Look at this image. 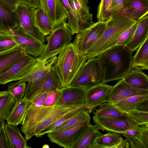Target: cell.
Here are the masks:
<instances>
[{
	"label": "cell",
	"instance_id": "8",
	"mask_svg": "<svg viewBox=\"0 0 148 148\" xmlns=\"http://www.w3.org/2000/svg\"><path fill=\"white\" fill-rule=\"evenodd\" d=\"M62 88L56 75L51 69L40 78L28 82L24 97L29 100L42 93Z\"/></svg>",
	"mask_w": 148,
	"mask_h": 148
},
{
	"label": "cell",
	"instance_id": "14",
	"mask_svg": "<svg viewBox=\"0 0 148 148\" xmlns=\"http://www.w3.org/2000/svg\"><path fill=\"white\" fill-rule=\"evenodd\" d=\"M40 6L47 16L53 29L67 20L66 12L59 0H39Z\"/></svg>",
	"mask_w": 148,
	"mask_h": 148
},
{
	"label": "cell",
	"instance_id": "25",
	"mask_svg": "<svg viewBox=\"0 0 148 148\" xmlns=\"http://www.w3.org/2000/svg\"><path fill=\"white\" fill-rule=\"evenodd\" d=\"M123 140L120 134L108 132L97 137L92 148H119Z\"/></svg>",
	"mask_w": 148,
	"mask_h": 148
},
{
	"label": "cell",
	"instance_id": "37",
	"mask_svg": "<svg viewBox=\"0 0 148 148\" xmlns=\"http://www.w3.org/2000/svg\"><path fill=\"white\" fill-rule=\"evenodd\" d=\"M89 115L87 111L82 110L75 116L66 121L51 132L61 131L69 128L76 125Z\"/></svg>",
	"mask_w": 148,
	"mask_h": 148
},
{
	"label": "cell",
	"instance_id": "20",
	"mask_svg": "<svg viewBox=\"0 0 148 148\" xmlns=\"http://www.w3.org/2000/svg\"><path fill=\"white\" fill-rule=\"evenodd\" d=\"M123 11L137 21L148 14V0H125Z\"/></svg>",
	"mask_w": 148,
	"mask_h": 148
},
{
	"label": "cell",
	"instance_id": "10",
	"mask_svg": "<svg viewBox=\"0 0 148 148\" xmlns=\"http://www.w3.org/2000/svg\"><path fill=\"white\" fill-rule=\"evenodd\" d=\"M92 118L95 125L100 129L110 132L121 134L138 126L127 114L114 117H97L93 115Z\"/></svg>",
	"mask_w": 148,
	"mask_h": 148
},
{
	"label": "cell",
	"instance_id": "21",
	"mask_svg": "<svg viewBox=\"0 0 148 148\" xmlns=\"http://www.w3.org/2000/svg\"><path fill=\"white\" fill-rule=\"evenodd\" d=\"M19 26L15 10L6 9L0 4V31L11 34L13 29Z\"/></svg>",
	"mask_w": 148,
	"mask_h": 148
},
{
	"label": "cell",
	"instance_id": "51",
	"mask_svg": "<svg viewBox=\"0 0 148 148\" xmlns=\"http://www.w3.org/2000/svg\"><path fill=\"white\" fill-rule=\"evenodd\" d=\"M130 148H144L142 144L136 139L133 142L130 143Z\"/></svg>",
	"mask_w": 148,
	"mask_h": 148
},
{
	"label": "cell",
	"instance_id": "6",
	"mask_svg": "<svg viewBox=\"0 0 148 148\" xmlns=\"http://www.w3.org/2000/svg\"><path fill=\"white\" fill-rule=\"evenodd\" d=\"M103 77V70L98 58H89L79 70L71 85L86 90L102 83Z\"/></svg>",
	"mask_w": 148,
	"mask_h": 148
},
{
	"label": "cell",
	"instance_id": "23",
	"mask_svg": "<svg viewBox=\"0 0 148 148\" xmlns=\"http://www.w3.org/2000/svg\"><path fill=\"white\" fill-rule=\"evenodd\" d=\"M66 13L68 21L67 25L73 34L79 31L80 23L82 19L75 8L72 0H59Z\"/></svg>",
	"mask_w": 148,
	"mask_h": 148
},
{
	"label": "cell",
	"instance_id": "3",
	"mask_svg": "<svg viewBox=\"0 0 148 148\" xmlns=\"http://www.w3.org/2000/svg\"><path fill=\"white\" fill-rule=\"evenodd\" d=\"M137 21L122 11L106 22L105 29L99 39L83 55L87 59L98 57L115 46L121 35Z\"/></svg>",
	"mask_w": 148,
	"mask_h": 148
},
{
	"label": "cell",
	"instance_id": "47",
	"mask_svg": "<svg viewBox=\"0 0 148 148\" xmlns=\"http://www.w3.org/2000/svg\"><path fill=\"white\" fill-rule=\"evenodd\" d=\"M138 126L130 130L121 134L125 137L129 143L133 142L137 139L136 138L138 134Z\"/></svg>",
	"mask_w": 148,
	"mask_h": 148
},
{
	"label": "cell",
	"instance_id": "41",
	"mask_svg": "<svg viewBox=\"0 0 148 148\" xmlns=\"http://www.w3.org/2000/svg\"><path fill=\"white\" fill-rule=\"evenodd\" d=\"M74 6L79 16L82 18L86 14L89 13L88 0H72Z\"/></svg>",
	"mask_w": 148,
	"mask_h": 148
},
{
	"label": "cell",
	"instance_id": "55",
	"mask_svg": "<svg viewBox=\"0 0 148 148\" xmlns=\"http://www.w3.org/2000/svg\"><path fill=\"white\" fill-rule=\"evenodd\" d=\"M1 32L0 31V32Z\"/></svg>",
	"mask_w": 148,
	"mask_h": 148
},
{
	"label": "cell",
	"instance_id": "24",
	"mask_svg": "<svg viewBox=\"0 0 148 148\" xmlns=\"http://www.w3.org/2000/svg\"><path fill=\"white\" fill-rule=\"evenodd\" d=\"M122 79L133 87L148 90V76L141 71L131 69Z\"/></svg>",
	"mask_w": 148,
	"mask_h": 148
},
{
	"label": "cell",
	"instance_id": "15",
	"mask_svg": "<svg viewBox=\"0 0 148 148\" xmlns=\"http://www.w3.org/2000/svg\"><path fill=\"white\" fill-rule=\"evenodd\" d=\"M148 94V90L133 87L121 79L112 87L106 96V102L114 104L129 97Z\"/></svg>",
	"mask_w": 148,
	"mask_h": 148
},
{
	"label": "cell",
	"instance_id": "40",
	"mask_svg": "<svg viewBox=\"0 0 148 148\" xmlns=\"http://www.w3.org/2000/svg\"><path fill=\"white\" fill-rule=\"evenodd\" d=\"M127 114L138 125H148V112L134 109Z\"/></svg>",
	"mask_w": 148,
	"mask_h": 148
},
{
	"label": "cell",
	"instance_id": "18",
	"mask_svg": "<svg viewBox=\"0 0 148 148\" xmlns=\"http://www.w3.org/2000/svg\"><path fill=\"white\" fill-rule=\"evenodd\" d=\"M57 56L48 60L36 61L27 73L20 80L28 82L38 79L42 77L48 71L51 69L56 62Z\"/></svg>",
	"mask_w": 148,
	"mask_h": 148
},
{
	"label": "cell",
	"instance_id": "31",
	"mask_svg": "<svg viewBox=\"0 0 148 148\" xmlns=\"http://www.w3.org/2000/svg\"><path fill=\"white\" fill-rule=\"evenodd\" d=\"M99 127L90 124L74 148H92L96 138L101 134Z\"/></svg>",
	"mask_w": 148,
	"mask_h": 148
},
{
	"label": "cell",
	"instance_id": "39",
	"mask_svg": "<svg viewBox=\"0 0 148 148\" xmlns=\"http://www.w3.org/2000/svg\"><path fill=\"white\" fill-rule=\"evenodd\" d=\"M137 24V21L121 35L117 39L115 45L124 46L126 47L133 38Z\"/></svg>",
	"mask_w": 148,
	"mask_h": 148
},
{
	"label": "cell",
	"instance_id": "2",
	"mask_svg": "<svg viewBox=\"0 0 148 148\" xmlns=\"http://www.w3.org/2000/svg\"><path fill=\"white\" fill-rule=\"evenodd\" d=\"M98 57L103 70L102 83L122 79L132 69V53L125 46H114Z\"/></svg>",
	"mask_w": 148,
	"mask_h": 148
},
{
	"label": "cell",
	"instance_id": "52",
	"mask_svg": "<svg viewBox=\"0 0 148 148\" xmlns=\"http://www.w3.org/2000/svg\"><path fill=\"white\" fill-rule=\"evenodd\" d=\"M130 147L129 143L126 139L124 140L119 145V148H129Z\"/></svg>",
	"mask_w": 148,
	"mask_h": 148
},
{
	"label": "cell",
	"instance_id": "44",
	"mask_svg": "<svg viewBox=\"0 0 148 148\" xmlns=\"http://www.w3.org/2000/svg\"><path fill=\"white\" fill-rule=\"evenodd\" d=\"M50 92L42 93L29 100L28 106L38 107L43 106Z\"/></svg>",
	"mask_w": 148,
	"mask_h": 148
},
{
	"label": "cell",
	"instance_id": "48",
	"mask_svg": "<svg viewBox=\"0 0 148 148\" xmlns=\"http://www.w3.org/2000/svg\"><path fill=\"white\" fill-rule=\"evenodd\" d=\"M20 2V0H0V4L6 9L15 10Z\"/></svg>",
	"mask_w": 148,
	"mask_h": 148
},
{
	"label": "cell",
	"instance_id": "27",
	"mask_svg": "<svg viewBox=\"0 0 148 148\" xmlns=\"http://www.w3.org/2000/svg\"><path fill=\"white\" fill-rule=\"evenodd\" d=\"M17 103L15 98L8 90L0 91V119L6 120Z\"/></svg>",
	"mask_w": 148,
	"mask_h": 148
},
{
	"label": "cell",
	"instance_id": "17",
	"mask_svg": "<svg viewBox=\"0 0 148 148\" xmlns=\"http://www.w3.org/2000/svg\"><path fill=\"white\" fill-rule=\"evenodd\" d=\"M112 87L101 83L86 89L85 106L92 111L99 105L106 102V96Z\"/></svg>",
	"mask_w": 148,
	"mask_h": 148
},
{
	"label": "cell",
	"instance_id": "45",
	"mask_svg": "<svg viewBox=\"0 0 148 148\" xmlns=\"http://www.w3.org/2000/svg\"><path fill=\"white\" fill-rule=\"evenodd\" d=\"M60 89L50 92L43 106H52L56 105L61 93Z\"/></svg>",
	"mask_w": 148,
	"mask_h": 148
},
{
	"label": "cell",
	"instance_id": "54",
	"mask_svg": "<svg viewBox=\"0 0 148 148\" xmlns=\"http://www.w3.org/2000/svg\"><path fill=\"white\" fill-rule=\"evenodd\" d=\"M49 147V145H44L43 147H44V148H46V147L48 148Z\"/></svg>",
	"mask_w": 148,
	"mask_h": 148
},
{
	"label": "cell",
	"instance_id": "16",
	"mask_svg": "<svg viewBox=\"0 0 148 148\" xmlns=\"http://www.w3.org/2000/svg\"><path fill=\"white\" fill-rule=\"evenodd\" d=\"M61 93L56 105L79 106L84 105L86 90L70 85L60 89Z\"/></svg>",
	"mask_w": 148,
	"mask_h": 148
},
{
	"label": "cell",
	"instance_id": "43",
	"mask_svg": "<svg viewBox=\"0 0 148 148\" xmlns=\"http://www.w3.org/2000/svg\"><path fill=\"white\" fill-rule=\"evenodd\" d=\"M125 0H112L111 5L112 17L123 11Z\"/></svg>",
	"mask_w": 148,
	"mask_h": 148
},
{
	"label": "cell",
	"instance_id": "46",
	"mask_svg": "<svg viewBox=\"0 0 148 148\" xmlns=\"http://www.w3.org/2000/svg\"><path fill=\"white\" fill-rule=\"evenodd\" d=\"M4 122L3 126L0 129V148H12L5 129Z\"/></svg>",
	"mask_w": 148,
	"mask_h": 148
},
{
	"label": "cell",
	"instance_id": "34",
	"mask_svg": "<svg viewBox=\"0 0 148 148\" xmlns=\"http://www.w3.org/2000/svg\"><path fill=\"white\" fill-rule=\"evenodd\" d=\"M82 110H85L89 114H90L92 111L88 108L85 107L71 112L59 119L52 124L41 131L35 136L38 138L41 137L45 134L52 131L54 129L58 126L62 124L69 119L75 116Z\"/></svg>",
	"mask_w": 148,
	"mask_h": 148
},
{
	"label": "cell",
	"instance_id": "22",
	"mask_svg": "<svg viewBox=\"0 0 148 148\" xmlns=\"http://www.w3.org/2000/svg\"><path fill=\"white\" fill-rule=\"evenodd\" d=\"M25 54L18 45L8 51L0 53V75L7 71Z\"/></svg>",
	"mask_w": 148,
	"mask_h": 148
},
{
	"label": "cell",
	"instance_id": "26",
	"mask_svg": "<svg viewBox=\"0 0 148 148\" xmlns=\"http://www.w3.org/2000/svg\"><path fill=\"white\" fill-rule=\"evenodd\" d=\"M132 57V69L139 71L148 69V37L139 47Z\"/></svg>",
	"mask_w": 148,
	"mask_h": 148
},
{
	"label": "cell",
	"instance_id": "28",
	"mask_svg": "<svg viewBox=\"0 0 148 148\" xmlns=\"http://www.w3.org/2000/svg\"><path fill=\"white\" fill-rule=\"evenodd\" d=\"M29 100L24 97L17 102L12 112L6 119L8 124L17 125L22 122Z\"/></svg>",
	"mask_w": 148,
	"mask_h": 148
},
{
	"label": "cell",
	"instance_id": "9",
	"mask_svg": "<svg viewBox=\"0 0 148 148\" xmlns=\"http://www.w3.org/2000/svg\"><path fill=\"white\" fill-rule=\"evenodd\" d=\"M106 22L98 21L76 34L72 43L79 53L83 55L99 39L105 29Z\"/></svg>",
	"mask_w": 148,
	"mask_h": 148
},
{
	"label": "cell",
	"instance_id": "29",
	"mask_svg": "<svg viewBox=\"0 0 148 148\" xmlns=\"http://www.w3.org/2000/svg\"><path fill=\"white\" fill-rule=\"evenodd\" d=\"M6 132L12 148H31L27 145L26 141L21 134L17 125L4 123Z\"/></svg>",
	"mask_w": 148,
	"mask_h": 148
},
{
	"label": "cell",
	"instance_id": "13",
	"mask_svg": "<svg viewBox=\"0 0 148 148\" xmlns=\"http://www.w3.org/2000/svg\"><path fill=\"white\" fill-rule=\"evenodd\" d=\"M36 59L25 54L7 71L0 75V84L5 85L22 78L34 64Z\"/></svg>",
	"mask_w": 148,
	"mask_h": 148
},
{
	"label": "cell",
	"instance_id": "11",
	"mask_svg": "<svg viewBox=\"0 0 148 148\" xmlns=\"http://www.w3.org/2000/svg\"><path fill=\"white\" fill-rule=\"evenodd\" d=\"M36 8L20 3L16 6V12L20 26L28 34L37 40L45 43L46 37L36 26L34 12Z\"/></svg>",
	"mask_w": 148,
	"mask_h": 148
},
{
	"label": "cell",
	"instance_id": "32",
	"mask_svg": "<svg viewBox=\"0 0 148 148\" xmlns=\"http://www.w3.org/2000/svg\"><path fill=\"white\" fill-rule=\"evenodd\" d=\"M34 15L36 26L40 31L45 36L50 34L53 29L47 16L40 6L36 8Z\"/></svg>",
	"mask_w": 148,
	"mask_h": 148
},
{
	"label": "cell",
	"instance_id": "35",
	"mask_svg": "<svg viewBox=\"0 0 148 148\" xmlns=\"http://www.w3.org/2000/svg\"><path fill=\"white\" fill-rule=\"evenodd\" d=\"M112 0H101L97 9L98 21L106 22L112 17L111 5Z\"/></svg>",
	"mask_w": 148,
	"mask_h": 148
},
{
	"label": "cell",
	"instance_id": "56",
	"mask_svg": "<svg viewBox=\"0 0 148 148\" xmlns=\"http://www.w3.org/2000/svg\"></svg>",
	"mask_w": 148,
	"mask_h": 148
},
{
	"label": "cell",
	"instance_id": "30",
	"mask_svg": "<svg viewBox=\"0 0 148 148\" xmlns=\"http://www.w3.org/2000/svg\"><path fill=\"white\" fill-rule=\"evenodd\" d=\"M148 100V94L131 96L120 100L114 104L115 107L122 111L127 113L135 109L140 103Z\"/></svg>",
	"mask_w": 148,
	"mask_h": 148
},
{
	"label": "cell",
	"instance_id": "38",
	"mask_svg": "<svg viewBox=\"0 0 148 148\" xmlns=\"http://www.w3.org/2000/svg\"><path fill=\"white\" fill-rule=\"evenodd\" d=\"M17 45L11 34L0 32V53L10 50Z\"/></svg>",
	"mask_w": 148,
	"mask_h": 148
},
{
	"label": "cell",
	"instance_id": "19",
	"mask_svg": "<svg viewBox=\"0 0 148 148\" xmlns=\"http://www.w3.org/2000/svg\"><path fill=\"white\" fill-rule=\"evenodd\" d=\"M148 37V16L147 15L137 21V26L133 38L126 47L132 53L138 49Z\"/></svg>",
	"mask_w": 148,
	"mask_h": 148
},
{
	"label": "cell",
	"instance_id": "49",
	"mask_svg": "<svg viewBox=\"0 0 148 148\" xmlns=\"http://www.w3.org/2000/svg\"><path fill=\"white\" fill-rule=\"evenodd\" d=\"M20 3L26 4L35 8L40 6L39 0H20Z\"/></svg>",
	"mask_w": 148,
	"mask_h": 148
},
{
	"label": "cell",
	"instance_id": "50",
	"mask_svg": "<svg viewBox=\"0 0 148 148\" xmlns=\"http://www.w3.org/2000/svg\"><path fill=\"white\" fill-rule=\"evenodd\" d=\"M135 109L140 111L148 112V100L140 103Z\"/></svg>",
	"mask_w": 148,
	"mask_h": 148
},
{
	"label": "cell",
	"instance_id": "1",
	"mask_svg": "<svg viewBox=\"0 0 148 148\" xmlns=\"http://www.w3.org/2000/svg\"><path fill=\"white\" fill-rule=\"evenodd\" d=\"M86 107L62 105L28 106L22 122L21 130L27 141L59 119L69 112Z\"/></svg>",
	"mask_w": 148,
	"mask_h": 148
},
{
	"label": "cell",
	"instance_id": "5",
	"mask_svg": "<svg viewBox=\"0 0 148 148\" xmlns=\"http://www.w3.org/2000/svg\"><path fill=\"white\" fill-rule=\"evenodd\" d=\"M73 35L66 22L57 26L46 37L47 43L45 49L36 58L47 60L56 56L63 48L71 43Z\"/></svg>",
	"mask_w": 148,
	"mask_h": 148
},
{
	"label": "cell",
	"instance_id": "42",
	"mask_svg": "<svg viewBox=\"0 0 148 148\" xmlns=\"http://www.w3.org/2000/svg\"><path fill=\"white\" fill-rule=\"evenodd\" d=\"M136 139L144 148H148V125L138 126Z\"/></svg>",
	"mask_w": 148,
	"mask_h": 148
},
{
	"label": "cell",
	"instance_id": "7",
	"mask_svg": "<svg viewBox=\"0 0 148 148\" xmlns=\"http://www.w3.org/2000/svg\"><path fill=\"white\" fill-rule=\"evenodd\" d=\"M90 117L87 116L78 123L64 130L47 133L50 141L64 148H74L90 124Z\"/></svg>",
	"mask_w": 148,
	"mask_h": 148
},
{
	"label": "cell",
	"instance_id": "4",
	"mask_svg": "<svg viewBox=\"0 0 148 148\" xmlns=\"http://www.w3.org/2000/svg\"><path fill=\"white\" fill-rule=\"evenodd\" d=\"M88 59L79 53L72 43L59 52L51 69L56 75L62 88L71 85L73 79Z\"/></svg>",
	"mask_w": 148,
	"mask_h": 148
},
{
	"label": "cell",
	"instance_id": "12",
	"mask_svg": "<svg viewBox=\"0 0 148 148\" xmlns=\"http://www.w3.org/2000/svg\"><path fill=\"white\" fill-rule=\"evenodd\" d=\"M12 35L17 45L25 53L34 57L39 56L43 52L46 45L34 38L27 32L21 26L13 29Z\"/></svg>",
	"mask_w": 148,
	"mask_h": 148
},
{
	"label": "cell",
	"instance_id": "53",
	"mask_svg": "<svg viewBox=\"0 0 148 148\" xmlns=\"http://www.w3.org/2000/svg\"><path fill=\"white\" fill-rule=\"evenodd\" d=\"M4 122V121L0 119V129L3 126Z\"/></svg>",
	"mask_w": 148,
	"mask_h": 148
},
{
	"label": "cell",
	"instance_id": "36",
	"mask_svg": "<svg viewBox=\"0 0 148 148\" xmlns=\"http://www.w3.org/2000/svg\"><path fill=\"white\" fill-rule=\"evenodd\" d=\"M26 82L19 80L7 86L8 91L14 96L17 102L22 100L25 95L26 86Z\"/></svg>",
	"mask_w": 148,
	"mask_h": 148
},
{
	"label": "cell",
	"instance_id": "33",
	"mask_svg": "<svg viewBox=\"0 0 148 148\" xmlns=\"http://www.w3.org/2000/svg\"><path fill=\"white\" fill-rule=\"evenodd\" d=\"M98 107V109L95 111H92L94 116L97 117H114L127 114L108 102L102 103L99 105Z\"/></svg>",
	"mask_w": 148,
	"mask_h": 148
}]
</instances>
